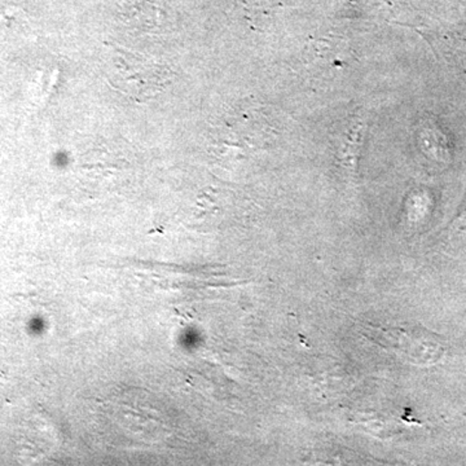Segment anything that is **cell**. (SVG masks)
<instances>
[{
    "label": "cell",
    "instance_id": "1",
    "mask_svg": "<svg viewBox=\"0 0 466 466\" xmlns=\"http://www.w3.org/2000/svg\"><path fill=\"white\" fill-rule=\"evenodd\" d=\"M364 329L368 339L416 366L437 363L447 351L444 343L435 334L421 328L367 325Z\"/></svg>",
    "mask_w": 466,
    "mask_h": 466
}]
</instances>
